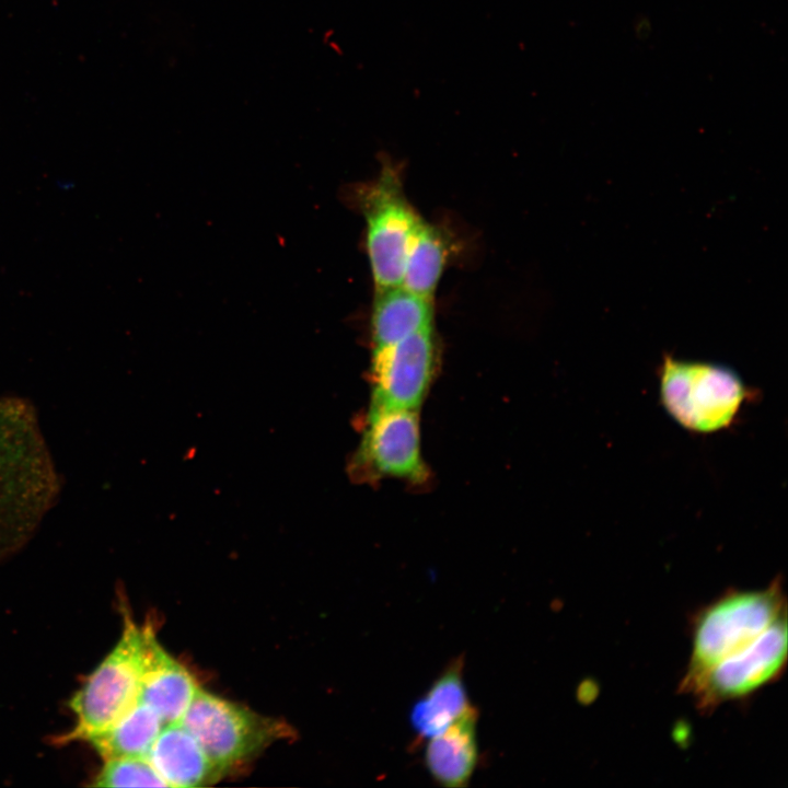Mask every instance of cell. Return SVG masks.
Returning a JSON list of instances; mask_svg holds the SVG:
<instances>
[{
  "label": "cell",
  "instance_id": "11",
  "mask_svg": "<svg viewBox=\"0 0 788 788\" xmlns=\"http://www.w3.org/2000/svg\"><path fill=\"white\" fill-rule=\"evenodd\" d=\"M478 712L472 705L445 730L429 739L425 764L441 786L467 785L478 761L476 723Z\"/></svg>",
  "mask_w": 788,
  "mask_h": 788
},
{
  "label": "cell",
  "instance_id": "5",
  "mask_svg": "<svg viewBox=\"0 0 788 788\" xmlns=\"http://www.w3.org/2000/svg\"><path fill=\"white\" fill-rule=\"evenodd\" d=\"M181 722L222 776L289 734V727L281 721L200 687Z\"/></svg>",
  "mask_w": 788,
  "mask_h": 788
},
{
  "label": "cell",
  "instance_id": "13",
  "mask_svg": "<svg viewBox=\"0 0 788 788\" xmlns=\"http://www.w3.org/2000/svg\"><path fill=\"white\" fill-rule=\"evenodd\" d=\"M463 668V658L454 659L414 704L410 722L419 740L439 734L471 706Z\"/></svg>",
  "mask_w": 788,
  "mask_h": 788
},
{
  "label": "cell",
  "instance_id": "4",
  "mask_svg": "<svg viewBox=\"0 0 788 788\" xmlns=\"http://www.w3.org/2000/svg\"><path fill=\"white\" fill-rule=\"evenodd\" d=\"M124 628L114 648L72 695L74 725L57 744L88 741L118 720L138 700L144 667L146 628L124 612Z\"/></svg>",
  "mask_w": 788,
  "mask_h": 788
},
{
  "label": "cell",
  "instance_id": "10",
  "mask_svg": "<svg viewBox=\"0 0 788 788\" xmlns=\"http://www.w3.org/2000/svg\"><path fill=\"white\" fill-rule=\"evenodd\" d=\"M147 758L167 787H198L222 777L181 721L162 727Z\"/></svg>",
  "mask_w": 788,
  "mask_h": 788
},
{
  "label": "cell",
  "instance_id": "8",
  "mask_svg": "<svg viewBox=\"0 0 788 788\" xmlns=\"http://www.w3.org/2000/svg\"><path fill=\"white\" fill-rule=\"evenodd\" d=\"M434 367L431 326L393 345L374 348L371 407L417 409L428 392Z\"/></svg>",
  "mask_w": 788,
  "mask_h": 788
},
{
  "label": "cell",
  "instance_id": "3",
  "mask_svg": "<svg viewBox=\"0 0 788 788\" xmlns=\"http://www.w3.org/2000/svg\"><path fill=\"white\" fill-rule=\"evenodd\" d=\"M659 393L670 417L696 433L730 427L753 394L732 368L668 355L659 369Z\"/></svg>",
  "mask_w": 788,
  "mask_h": 788
},
{
  "label": "cell",
  "instance_id": "2",
  "mask_svg": "<svg viewBox=\"0 0 788 788\" xmlns=\"http://www.w3.org/2000/svg\"><path fill=\"white\" fill-rule=\"evenodd\" d=\"M60 491V478L34 406L0 396V563L35 534Z\"/></svg>",
  "mask_w": 788,
  "mask_h": 788
},
{
  "label": "cell",
  "instance_id": "15",
  "mask_svg": "<svg viewBox=\"0 0 788 788\" xmlns=\"http://www.w3.org/2000/svg\"><path fill=\"white\" fill-rule=\"evenodd\" d=\"M445 258L447 247L441 235L424 222L407 254L401 286L431 299Z\"/></svg>",
  "mask_w": 788,
  "mask_h": 788
},
{
  "label": "cell",
  "instance_id": "9",
  "mask_svg": "<svg viewBox=\"0 0 788 788\" xmlns=\"http://www.w3.org/2000/svg\"><path fill=\"white\" fill-rule=\"evenodd\" d=\"M144 667L138 699L151 707L164 725L181 721L199 685L192 673L159 642L147 624Z\"/></svg>",
  "mask_w": 788,
  "mask_h": 788
},
{
  "label": "cell",
  "instance_id": "12",
  "mask_svg": "<svg viewBox=\"0 0 788 788\" xmlns=\"http://www.w3.org/2000/svg\"><path fill=\"white\" fill-rule=\"evenodd\" d=\"M431 299L403 286L376 289L371 332L374 348L393 345L431 326Z\"/></svg>",
  "mask_w": 788,
  "mask_h": 788
},
{
  "label": "cell",
  "instance_id": "6",
  "mask_svg": "<svg viewBox=\"0 0 788 788\" xmlns=\"http://www.w3.org/2000/svg\"><path fill=\"white\" fill-rule=\"evenodd\" d=\"M360 195L375 289L401 286L407 254L424 221L406 199L398 175L389 166Z\"/></svg>",
  "mask_w": 788,
  "mask_h": 788
},
{
  "label": "cell",
  "instance_id": "14",
  "mask_svg": "<svg viewBox=\"0 0 788 788\" xmlns=\"http://www.w3.org/2000/svg\"><path fill=\"white\" fill-rule=\"evenodd\" d=\"M164 722L139 699L118 720L89 739L95 752L105 760L147 756Z\"/></svg>",
  "mask_w": 788,
  "mask_h": 788
},
{
  "label": "cell",
  "instance_id": "7",
  "mask_svg": "<svg viewBox=\"0 0 788 788\" xmlns=\"http://www.w3.org/2000/svg\"><path fill=\"white\" fill-rule=\"evenodd\" d=\"M352 468L364 479L425 482L417 409L371 407Z\"/></svg>",
  "mask_w": 788,
  "mask_h": 788
},
{
  "label": "cell",
  "instance_id": "16",
  "mask_svg": "<svg viewBox=\"0 0 788 788\" xmlns=\"http://www.w3.org/2000/svg\"><path fill=\"white\" fill-rule=\"evenodd\" d=\"M90 785L94 787H167L147 756L105 760Z\"/></svg>",
  "mask_w": 788,
  "mask_h": 788
},
{
  "label": "cell",
  "instance_id": "1",
  "mask_svg": "<svg viewBox=\"0 0 788 788\" xmlns=\"http://www.w3.org/2000/svg\"><path fill=\"white\" fill-rule=\"evenodd\" d=\"M787 633L780 578L762 589L726 591L692 617L680 692L706 714L753 696L785 672Z\"/></svg>",
  "mask_w": 788,
  "mask_h": 788
}]
</instances>
